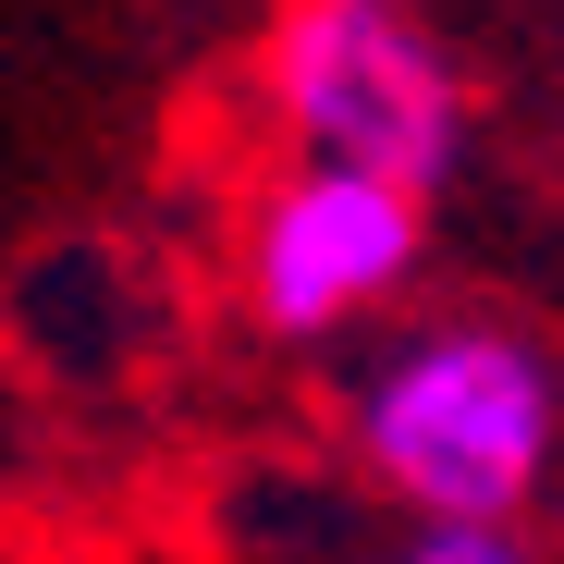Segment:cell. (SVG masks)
I'll use <instances>...</instances> for the list:
<instances>
[{
    "instance_id": "6da1fadb",
    "label": "cell",
    "mask_w": 564,
    "mask_h": 564,
    "mask_svg": "<svg viewBox=\"0 0 564 564\" xmlns=\"http://www.w3.org/2000/svg\"><path fill=\"white\" fill-rule=\"evenodd\" d=\"M344 479L405 528L540 516L564 479V356L503 307H405L344 356Z\"/></svg>"
},
{
    "instance_id": "7a4b0ae2",
    "label": "cell",
    "mask_w": 564,
    "mask_h": 564,
    "mask_svg": "<svg viewBox=\"0 0 564 564\" xmlns=\"http://www.w3.org/2000/svg\"><path fill=\"white\" fill-rule=\"evenodd\" d=\"M246 86L270 160L381 172L405 197H442L479 148V86L430 0H270Z\"/></svg>"
},
{
    "instance_id": "3957f363",
    "label": "cell",
    "mask_w": 564,
    "mask_h": 564,
    "mask_svg": "<svg viewBox=\"0 0 564 564\" xmlns=\"http://www.w3.org/2000/svg\"><path fill=\"white\" fill-rule=\"evenodd\" d=\"M430 270V197L332 160H258L221 221V282L234 319L282 356H356L417 307Z\"/></svg>"
},
{
    "instance_id": "277c9868",
    "label": "cell",
    "mask_w": 564,
    "mask_h": 564,
    "mask_svg": "<svg viewBox=\"0 0 564 564\" xmlns=\"http://www.w3.org/2000/svg\"><path fill=\"white\" fill-rule=\"evenodd\" d=\"M381 564H564V540L540 516H491V528H393Z\"/></svg>"
}]
</instances>
